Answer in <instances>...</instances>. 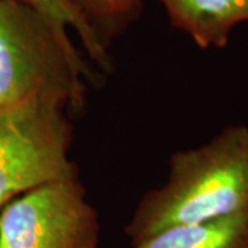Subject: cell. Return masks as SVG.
Returning <instances> with one entry per match:
<instances>
[{
    "label": "cell",
    "mask_w": 248,
    "mask_h": 248,
    "mask_svg": "<svg viewBox=\"0 0 248 248\" xmlns=\"http://www.w3.org/2000/svg\"><path fill=\"white\" fill-rule=\"evenodd\" d=\"M248 210V127L231 125L195 149L174 152L166 182L142 196L124 234L135 247L167 228Z\"/></svg>",
    "instance_id": "obj_1"
},
{
    "label": "cell",
    "mask_w": 248,
    "mask_h": 248,
    "mask_svg": "<svg viewBox=\"0 0 248 248\" xmlns=\"http://www.w3.org/2000/svg\"><path fill=\"white\" fill-rule=\"evenodd\" d=\"M95 81L69 35L27 0H0V105L55 99L80 110Z\"/></svg>",
    "instance_id": "obj_2"
},
{
    "label": "cell",
    "mask_w": 248,
    "mask_h": 248,
    "mask_svg": "<svg viewBox=\"0 0 248 248\" xmlns=\"http://www.w3.org/2000/svg\"><path fill=\"white\" fill-rule=\"evenodd\" d=\"M65 102L33 98L0 105V208L28 190L78 174Z\"/></svg>",
    "instance_id": "obj_3"
},
{
    "label": "cell",
    "mask_w": 248,
    "mask_h": 248,
    "mask_svg": "<svg viewBox=\"0 0 248 248\" xmlns=\"http://www.w3.org/2000/svg\"><path fill=\"white\" fill-rule=\"evenodd\" d=\"M99 233L79 174L33 187L0 208V248H98Z\"/></svg>",
    "instance_id": "obj_4"
},
{
    "label": "cell",
    "mask_w": 248,
    "mask_h": 248,
    "mask_svg": "<svg viewBox=\"0 0 248 248\" xmlns=\"http://www.w3.org/2000/svg\"><path fill=\"white\" fill-rule=\"evenodd\" d=\"M170 24L202 48H223L232 31L248 22V0H164Z\"/></svg>",
    "instance_id": "obj_5"
},
{
    "label": "cell",
    "mask_w": 248,
    "mask_h": 248,
    "mask_svg": "<svg viewBox=\"0 0 248 248\" xmlns=\"http://www.w3.org/2000/svg\"><path fill=\"white\" fill-rule=\"evenodd\" d=\"M133 248H248V210L167 228Z\"/></svg>",
    "instance_id": "obj_6"
},
{
    "label": "cell",
    "mask_w": 248,
    "mask_h": 248,
    "mask_svg": "<svg viewBox=\"0 0 248 248\" xmlns=\"http://www.w3.org/2000/svg\"><path fill=\"white\" fill-rule=\"evenodd\" d=\"M99 42L107 47L112 37L122 32L137 17L142 0H68Z\"/></svg>",
    "instance_id": "obj_7"
},
{
    "label": "cell",
    "mask_w": 248,
    "mask_h": 248,
    "mask_svg": "<svg viewBox=\"0 0 248 248\" xmlns=\"http://www.w3.org/2000/svg\"><path fill=\"white\" fill-rule=\"evenodd\" d=\"M27 1L33 4L37 10H40L62 33L68 35V28H72L83 42V46L90 58L101 69H104L105 72L112 71V62L109 58L107 47L99 42L93 29L73 10L68 0H27Z\"/></svg>",
    "instance_id": "obj_8"
},
{
    "label": "cell",
    "mask_w": 248,
    "mask_h": 248,
    "mask_svg": "<svg viewBox=\"0 0 248 248\" xmlns=\"http://www.w3.org/2000/svg\"><path fill=\"white\" fill-rule=\"evenodd\" d=\"M160 1H163V3H164V0H160Z\"/></svg>",
    "instance_id": "obj_9"
}]
</instances>
